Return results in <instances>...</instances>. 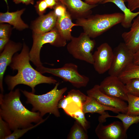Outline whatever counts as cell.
<instances>
[{"instance_id": "obj_9", "label": "cell", "mask_w": 139, "mask_h": 139, "mask_svg": "<svg viewBox=\"0 0 139 139\" xmlns=\"http://www.w3.org/2000/svg\"><path fill=\"white\" fill-rule=\"evenodd\" d=\"M100 90L103 93L125 101L128 100V95L125 85L118 76L109 75L99 85Z\"/></svg>"}, {"instance_id": "obj_4", "label": "cell", "mask_w": 139, "mask_h": 139, "mask_svg": "<svg viewBox=\"0 0 139 139\" xmlns=\"http://www.w3.org/2000/svg\"><path fill=\"white\" fill-rule=\"evenodd\" d=\"M124 18L123 13L120 12L91 15L86 18L76 19L75 23L82 27L83 32L90 38H94L121 23Z\"/></svg>"}, {"instance_id": "obj_41", "label": "cell", "mask_w": 139, "mask_h": 139, "mask_svg": "<svg viewBox=\"0 0 139 139\" xmlns=\"http://www.w3.org/2000/svg\"><path fill=\"white\" fill-rule=\"evenodd\" d=\"M57 2H60V0H56Z\"/></svg>"}, {"instance_id": "obj_33", "label": "cell", "mask_w": 139, "mask_h": 139, "mask_svg": "<svg viewBox=\"0 0 139 139\" xmlns=\"http://www.w3.org/2000/svg\"><path fill=\"white\" fill-rule=\"evenodd\" d=\"M73 102L70 97L67 95L63 97L59 101L58 105L59 108H61L64 110L67 107L68 105Z\"/></svg>"}, {"instance_id": "obj_11", "label": "cell", "mask_w": 139, "mask_h": 139, "mask_svg": "<svg viewBox=\"0 0 139 139\" xmlns=\"http://www.w3.org/2000/svg\"><path fill=\"white\" fill-rule=\"evenodd\" d=\"M87 95L92 97L101 104L117 109L120 113L126 114L128 105L125 101L109 96L102 93L100 90L99 85H95L86 91Z\"/></svg>"}, {"instance_id": "obj_13", "label": "cell", "mask_w": 139, "mask_h": 139, "mask_svg": "<svg viewBox=\"0 0 139 139\" xmlns=\"http://www.w3.org/2000/svg\"><path fill=\"white\" fill-rule=\"evenodd\" d=\"M22 47L20 43L9 40L0 54V89L1 93L4 90L3 81L4 75L7 67L11 63L13 55L20 50Z\"/></svg>"}, {"instance_id": "obj_7", "label": "cell", "mask_w": 139, "mask_h": 139, "mask_svg": "<svg viewBox=\"0 0 139 139\" xmlns=\"http://www.w3.org/2000/svg\"><path fill=\"white\" fill-rule=\"evenodd\" d=\"M84 32L77 37L72 36L66 46L68 53L75 58L93 64V51L95 45V41Z\"/></svg>"}, {"instance_id": "obj_12", "label": "cell", "mask_w": 139, "mask_h": 139, "mask_svg": "<svg viewBox=\"0 0 139 139\" xmlns=\"http://www.w3.org/2000/svg\"><path fill=\"white\" fill-rule=\"evenodd\" d=\"M95 132L99 139H125L127 138V132L122 123L118 121L106 125L99 122Z\"/></svg>"}, {"instance_id": "obj_21", "label": "cell", "mask_w": 139, "mask_h": 139, "mask_svg": "<svg viewBox=\"0 0 139 139\" xmlns=\"http://www.w3.org/2000/svg\"><path fill=\"white\" fill-rule=\"evenodd\" d=\"M64 111L78 122L86 131L90 128V122L86 118L82 108L75 103L72 102L70 103Z\"/></svg>"}, {"instance_id": "obj_14", "label": "cell", "mask_w": 139, "mask_h": 139, "mask_svg": "<svg viewBox=\"0 0 139 139\" xmlns=\"http://www.w3.org/2000/svg\"><path fill=\"white\" fill-rule=\"evenodd\" d=\"M66 7L72 18L76 19L85 18L91 15V9L98 4L91 5L81 0H60Z\"/></svg>"}, {"instance_id": "obj_23", "label": "cell", "mask_w": 139, "mask_h": 139, "mask_svg": "<svg viewBox=\"0 0 139 139\" xmlns=\"http://www.w3.org/2000/svg\"><path fill=\"white\" fill-rule=\"evenodd\" d=\"M118 77L124 84L130 80L139 78V64L131 63L126 68Z\"/></svg>"}, {"instance_id": "obj_24", "label": "cell", "mask_w": 139, "mask_h": 139, "mask_svg": "<svg viewBox=\"0 0 139 139\" xmlns=\"http://www.w3.org/2000/svg\"><path fill=\"white\" fill-rule=\"evenodd\" d=\"M68 139H88L87 131L77 121L75 120L67 135Z\"/></svg>"}, {"instance_id": "obj_36", "label": "cell", "mask_w": 139, "mask_h": 139, "mask_svg": "<svg viewBox=\"0 0 139 139\" xmlns=\"http://www.w3.org/2000/svg\"><path fill=\"white\" fill-rule=\"evenodd\" d=\"M48 6V8H54L58 2L56 0H45Z\"/></svg>"}, {"instance_id": "obj_39", "label": "cell", "mask_w": 139, "mask_h": 139, "mask_svg": "<svg viewBox=\"0 0 139 139\" xmlns=\"http://www.w3.org/2000/svg\"><path fill=\"white\" fill-rule=\"evenodd\" d=\"M133 63L139 64V49L134 54Z\"/></svg>"}, {"instance_id": "obj_17", "label": "cell", "mask_w": 139, "mask_h": 139, "mask_svg": "<svg viewBox=\"0 0 139 139\" xmlns=\"http://www.w3.org/2000/svg\"><path fill=\"white\" fill-rule=\"evenodd\" d=\"M74 26L77 25L72 22V17L67 11L65 14L57 18L55 27L62 37L66 41L71 40L72 37V29Z\"/></svg>"}, {"instance_id": "obj_26", "label": "cell", "mask_w": 139, "mask_h": 139, "mask_svg": "<svg viewBox=\"0 0 139 139\" xmlns=\"http://www.w3.org/2000/svg\"><path fill=\"white\" fill-rule=\"evenodd\" d=\"M67 95L73 102L77 104L82 108V105L87 100L88 96L80 90L73 89L68 92Z\"/></svg>"}, {"instance_id": "obj_1", "label": "cell", "mask_w": 139, "mask_h": 139, "mask_svg": "<svg viewBox=\"0 0 139 139\" xmlns=\"http://www.w3.org/2000/svg\"><path fill=\"white\" fill-rule=\"evenodd\" d=\"M18 88L8 93L0 94V117L8 124L12 131L30 127L43 120L38 112L31 111L23 104L20 100L21 93Z\"/></svg>"}, {"instance_id": "obj_5", "label": "cell", "mask_w": 139, "mask_h": 139, "mask_svg": "<svg viewBox=\"0 0 139 139\" xmlns=\"http://www.w3.org/2000/svg\"><path fill=\"white\" fill-rule=\"evenodd\" d=\"M33 43L30 50V61L36 67L42 65L40 58V51L43 45L49 43L57 47L65 46L66 44V41L61 36L55 27L48 32L38 33L33 32Z\"/></svg>"}, {"instance_id": "obj_3", "label": "cell", "mask_w": 139, "mask_h": 139, "mask_svg": "<svg viewBox=\"0 0 139 139\" xmlns=\"http://www.w3.org/2000/svg\"><path fill=\"white\" fill-rule=\"evenodd\" d=\"M59 84V82H57L52 89L41 95L36 94L25 90L21 91L27 98L26 103L32 106V111L39 112L42 117L46 114L49 113L58 117L60 114L58 104L67 89L66 87L58 89Z\"/></svg>"}, {"instance_id": "obj_30", "label": "cell", "mask_w": 139, "mask_h": 139, "mask_svg": "<svg viewBox=\"0 0 139 139\" xmlns=\"http://www.w3.org/2000/svg\"><path fill=\"white\" fill-rule=\"evenodd\" d=\"M36 10L40 15H43L46 9L48 8L47 4L45 0H40L37 2L35 6Z\"/></svg>"}, {"instance_id": "obj_31", "label": "cell", "mask_w": 139, "mask_h": 139, "mask_svg": "<svg viewBox=\"0 0 139 139\" xmlns=\"http://www.w3.org/2000/svg\"><path fill=\"white\" fill-rule=\"evenodd\" d=\"M54 9L57 18L64 15L67 11L66 7L60 2H58Z\"/></svg>"}, {"instance_id": "obj_18", "label": "cell", "mask_w": 139, "mask_h": 139, "mask_svg": "<svg viewBox=\"0 0 139 139\" xmlns=\"http://www.w3.org/2000/svg\"><path fill=\"white\" fill-rule=\"evenodd\" d=\"M25 10V8H23L13 12L7 11L5 13H0V23H8L19 30L28 28V25L24 22L21 17Z\"/></svg>"}, {"instance_id": "obj_29", "label": "cell", "mask_w": 139, "mask_h": 139, "mask_svg": "<svg viewBox=\"0 0 139 139\" xmlns=\"http://www.w3.org/2000/svg\"><path fill=\"white\" fill-rule=\"evenodd\" d=\"M8 124L0 117V139H5L12 133Z\"/></svg>"}, {"instance_id": "obj_38", "label": "cell", "mask_w": 139, "mask_h": 139, "mask_svg": "<svg viewBox=\"0 0 139 139\" xmlns=\"http://www.w3.org/2000/svg\"><path fill=\"white\" fill-rule=\"evenodd\" d=\"M104 0H85V2L86 3L91 5L98 4L103 2Z\"/></svg>"}, {"instance_id": "obj_16", "label": "cell", "mask_w": 139, "mask_h": 139, "mask_svg": "<svg viewBox=\"0 0 139 139\" xmlns=\"http://www.w3.org/2000/svg\"><path fill=\"white\" fill-rule=\"evenodd\" d=\"M57 20L54 10L46 15L40 16L32 24L33 32L41 33L50 31L55 27Z\"/></svg>"}, {"instance_id": "obj_27", "label": "cell", "mask_w": 139, "mask_h": 139, "mask_svg": "<svg viewBox=\"0 0 139 139\" xmlns=\"http://www.w3.org/2000/svg\"><path fill=\"white\" fill-rule=\"evenodd\" d=\"M125 85L128 94L139 97V78L130 80L126 82Z\"/></svg>"}, {"instance_id": "obj_6", "label": "cell", "mask_w": 139, "mask_h": 139, "mask_svg": "<svg viewBox=\"0 0 139 139\" xmlns=\"http://www.w3.org/2000/svg\"><path fill=\"white\" fill-rule=\"evenodd\" d=\"M36 70L42 74L48 73L59 77L78 88L86 86L89 81L88 77L79 73L78 66L73 63H66L58 68H47L42 65L36 67Z\"/></svg>"}, {"instance_id": "obj_22", "label": "cell", "mask_w": 139, "mask_h": 139, "mask_svg": "<svg viewBox=\"0 0 139 139\" xmlns=\"http://www.w3.org/2000/svg\"><path fill=\"white\" fill-rule=\"evenodd\" d=\"M109 117L115 118L120 119L126 132L132 125L139 123V115L133 116L121 113H119L115 116L110 115L108 113L106 115L101 116L100 119L101 121L104 122L106 121V118Z\"/></svg>"}, {"instance_id": "obj_20", "label": "cell", "mask_w": 139, "mask_h": 139, "mask_svg": "<svg viewBox=\"0 0 139 139\" xmlns=\"http://www.w3.org/2000/svg\"><path fill=\"white\" fill-rule=\"evenodd\" d=\"M125 0H104L101 4L111 2L118 7L124 15L121 25L124 28L127 29L131 27L133 20L139 14V11L136 12L131 11L125 5Z\"/></svg>"}, {"instance_id": "obj_10", "label": "cell", "mask_w": 139, "mask_h": 139, "mask_svg": "<svg viewBox=\"0 0 139 139\" xmlns=\"http://www.w3.org/2000/svg\"><path fill=\"white\" fill-rule=\"evenodd\" d=\"M93 55V65L95 70L99 74L108 71L111 67L113 57V51L110 45L106 42L102 44L97 48Z\"/></svg>"}, {"instance_id": "obj_19", "label": "cell", "mask_w": 139, "mask_h": 139, "mask_svg": "<svg viewBox=\"0 0 139 139\" xmlns=\"http://www.w3.org/2000/svg\"><path fill=\"white\" fill-rule=\"evenodd\" d=\"M82 108L85 114L87 113H97L100 114V116H103L108 113L105 111L106 110L110 111L117 114L120 112V111L117 109L101 104L94 98L89 96L82 105Z\"/></svg>"}, {"instance_id": "obj_37", "label": "cell", "mask_w": 139, "mask_h": 139, "mask_svg": "<svg viewBox=\"0 0 139 139\" xmlns=\"http://www.w3.org/2000/svg\"><path fill=\"white\" fill-rule=\"evenodd\" d=\"M13 1L16 4L22 3L27 5L30 4H33L34 3L33 0H13Z\"/></svg>"}, {"instance_id": "obj_15", "label": "cell", "mask_w": 139, "mask_h": 139, "mask_svg": "<svg viewBox=\"0 0 139 139\" xmlns=\"http://www.w3.org/2000/svg\"><path fill=\"white\" fill-rule=\"evenodd\" d=\"M130 30L121 37L127 47L134 53L139 49V14L133 20Z\"/></svg>"}, {"instance_id": "obj_32", "label": "cell", "mask_w": 139, "mask_h": 139, "mask_svg": "<svg viewBox=\"0 0 139 139\" xmlns=\"http://www.w3.org/2000/svg\"><path fill=\"white\" fill-rule=\"evenodd\" d=\"M10 25L1 23L0 25V38H9L11 31Z\"/></svg>"}, {"instance_id": "obj_28", "label": "cell", "mask_w": 139, "mask_h": 139, "mask_svg": "<svg viewBox=\"0 0 139 139\" xmlns=\"http://www.w3.org/2000/svg\"><path fill=\"white\" fill-rule=\"evenodd\" d=\"M45 121L44 120L41 121L29 127L16 129L13 131V132L10 135L6 137L5 139H18L22 136L29 130L36 127Z\"/></svg>"}, {"instance_id": "obj_34", "label": "cell", "mask_w": 139, "mask_h": 139, "mask_svg": "<svg viewBox=\"0 0 139 139\" xmlns=\"http://www.w3.org/2000/svg\"><path fill=\"white\" fill-rule=\"evenodd\" d=\"M127 7L133 12L139 8V0H125Z\"/></svg>"}, {"instance_id": "obj_8", "label": "cell", "mask_w": 139, "mask_h": 139, "mask_svg": "<svg viewBox=\"0 0 139 139\" xmlns=\"http://www.w3.org/2000/svg\"><path fill=\"white\" fill-rule=\"evenodd\" d=\"M111 67L108 71L109 75L118 76L126 68L133 63L134 53L124 42H120L114 49Z\"/></svg>"}, {"instance_id": "obj_35", "label": "cell", "mask_w": 139, "mask_h": 139, "mask_svg": "<svg viewBox=\"0 0 139 139\" xmlns=\"http://www.w3.org/2000/svg\"><path fill=\"white\" fill-rule=\"evenodd\" d=\"M9 38H0V51L2 52L4 49L5 45L9 41Z\"/></svg>"}, {"instance_id": "obj_40", "label": "cell", "mask_w": 139, "mask_h": 139, "mask_svg": "<svg viewBox=\"0 0 139 139\" xmlns=\"http://www.w3.org/2000/svg\"><path fill=\"white\" fill-rule=\"evenodd\" d=\"M4 0L5 1L6 3H7V0Z\"/></svg>"}, {"instance_id": "obj_2", "label": "cell", "mask_w": 139, "mask_h": 139, "mask_svg": "<svg viewBox=\"0 0 139 139\" xmlns=\"http://www.w3.org/2000/svg\"><path fill=\"white\" fill-rule=\"evenodd\" d=\"M29 51V47L23 43L20 53L15 54L13 57L9 66L13 70H17L18 73L14 76L7 75L5 79V82L10 91L17 85L23 84L30 87L32 92L34 93L35 88L38 85L55 84L58 82L52 77L43 75L32 67L30 63Z\"/></svg>"}, {"instance_id": "obj_25", "label": "cell", "mask_w": 139, "mask_h": 139, "mask_svg": "<svg viewBox=\"0 0 139 139\" xmlns=\"http://www.w3.org/2000/svg\"><path fill=\"white\" fill-rule=\"evenodd\" d=\"M128 109L127 114L133 115H139V97L128 94Z\"/></svg>"}]
</instances>
